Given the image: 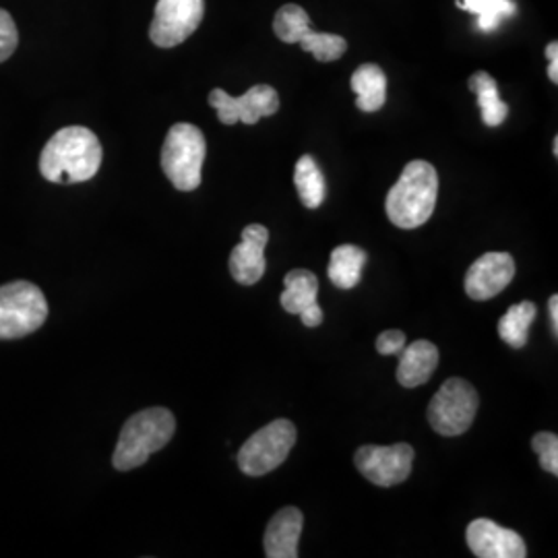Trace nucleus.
Wrapping results in <instances>:
<instances>
[{
  "label": "nucleus",
  "mask_w": 558,
  "mask_h": 558,
  "mask_svg": "<svg viewBox=\"0 0 558 558\" xmlns=\"http://www.w3.org/2000/svg\"><path fill=\"white\" fill-rule=\"evenodd\" d=\"M269 242V230L260 223H251L242 230V242L230 255V274L242 286H255L267 269L265 246Z\"/></svg>",
  "instance_id": "14"
},
{
  "label": "nucleus",
  "mask_w": 558,
  "mask_h": 558,
  "mask_svg": "<svg viewBox=\"0 0 558 558\" xmlns=\"http://www.w3.org/2000/svg\"><path fill=\"white\" fill-rule=\"evenodd\" d=\"M515 278V260L509 253H486L465 274V294L472 300H490Z\"/></svg>",
  "instance_id": "12"
},
{
  "label": "nucleus",
  "mask_w": 558,
  "mask_h": 558,
  "mask_svg": "<svg viewBox=\"0 0 558 558\" xmlns=\"http://www.w3.org/2000/svg\"><path fill=\"white\" fill-rule=\"evenodd\" d=\"M548 311H550V323H553V331L558 336V296H550L548 300Z\"/></svg>",
  "instance_id": "28"
},
{
  "label": "nucleus",
  "mask_w": 558,
  "mask_h": 558,
  "mask_svg": "<svg viewBox=\"0 0 558 558\" xmlns=\"http://www.w3.org/2000/svg\"><path fill=\"white\" fill-rule=\"evenodd\" d=\"M538 315L536 304L530 300H523L519 304H513L499 320V336L507 345L521 350L527 338H530V325L534 323Z\"/></svg>",
  "instance_id": "21"
},
{
  "label": "nucleus",
  "mask_w": 558,
  "mask_h": 558,
  "mask_svg": "<svg viewBox=\"0 0 558 558\" xmlns=\"http://www.w3.org/2000/svg\"><path fill=\"white\" fill-rule=\"evenodd\" d=\"M203 15L205 0H158L149 38L160 48H174L197 32Z\"/></svg>",
  "instance_id": "9"
},
{
  "label": "nucleus",
  "mask_w": 558,
  "mask_h": 558,
  "mask_svg": "<svg viewBox=\"0 0 558 558\" xmlns=\"http://www.w3.org/2000/svg\"><path fill=\"white\" fill-rule=\"evenodd\" d=\"M459 9L478 15V27L482 32H495L500 21L515 15V4L511 0H458Z\"/></svg>",
  "instance_id": "23"
},
{
  "label": "nucleus",
  "mask_w": 558,
  "mask_h": 558,
  "mask_svg": "<svg viewBox=\"0 0 558 558\" xmlns=\"http://www.w3.org/2000/svg\"><path fill=\"white\" fill-rule=\"evenodd\" d=\"M207 143L195 124H174L161 147V170L179 191H195L201 184V170Z\"/></svg>",
  "instance_id": "4"
},
{
  "label": "nucleus",
  "mask_w": 558,
  "mask_h": 558,
  "mask_svg": "<svg viewBox=\"0 0 558 558\" xmlns=\"http://www.w3.org/2000/svg\"><path fill=\"white\" fill-rule=\"evenodd\" d=\"M352 92L356 94V106L362 112H377L387 100V77L379 64H362L350 80Z\"/></svg>",
  "instance_id": "17"
},
{
  "label": "nucleus",
  "mask_w": 558,
  "mask_h": 558,
  "mask_svg": "<svg viewBox=\"0 0 558 558\" xmlns=\"http://www.w3.org/2000/svg\"><path fill=\"white\" fill-rule=\"evenodd\" d=\"M274 32L286 44H300L304 52L319 62H333L348 50V41L336 34H320L311 29V17L299 4H283L276 13Z\"/></svg>",
  "instance_id": "8"
},
{
  "label": "nucleus",
  "mask_w": 558,
  "mask_h": 558,
  "mask_svg": "<svg viewBox=\"0 0 558 558\" xmlns=\"http://www.w3.org/2000/svg\"><path fill=\"white\" fill-rule=\"evenodd\" d=\"M532 447L538 453L539 465L548 474L558 476V439L555 433H538L532 439Z\"/></svg>",
  "instance_id": "24"
},
{
  "label": "nucleus",
  "mask_w": 558,
  "mask_h": 558,
  "mask_svg": "<svg viewBox=\"0 0 558 558\" xmlns=\"http://www.w3.org/2000/svg\"><path fill=\"white\" fill-rule=\"evenodd\" d=\"M296 426L290 420L279 418L269 422L240 447L239 468L246 476H265L288 459L296 445Z\"/></svg>",
  "instance_id": "6"
},
{
  "label": "nucleus",
  "mask_w": 558,
  "mask_h": 558,
  "mask_svg": "<svg viewBox=\"0 0 558 558\" xmlns=\"http://www.w3.org/2000/svg\"><path fill=\"white\" fill-rule=\"evenodd\" d=\"M465 542L478 558H523L527 555L525 542L518 532L500 527L490 519L472 521L465 530Z\"/></svg>",
  "instance_id": "13"
},
{
  "label": "nucleus",
  "mask_w": 558,
  "mask_h": 558,
  "mask_svg": "<svg viewBox=\"0 0 558 558\" xmlns=\"http://www.w3.org/2000/svg\"><path fill=\"white\" fill-rule=\"evenodd\" d=\"M101 156L104 154L100 140L89 129H60L41 151V177L54 184H75L92 180L100 170Z\"/></svg>",
  "instance_id": "1"
},
{
  "label": "nucleus",
  "mask_w": 558,
  "mask_h": 558,
  "mask_svg": "<svg viewBox=\"0 0 558 558\" xmlns=\"http://www.w3.org/2000/svg\"><path fill=\"white\" fill-rule=\"evenodd\" d=\"M478 405V393L468 380H445L428 405V422L442 437H459L474 424Z\"/></svg>",
  "instance_id": "7"
},
{
  "label": "nucleus",
  "mask_w": 558,
  "mask_h": 558,
  "mask_svg": "<svg viewBox=\"0 0 558 558\" xmlns=\"http://www.w3.org/2000/svg\"><path fill=\"white\" fill-rule=\"evenodd\" d=\"M286 290L281 292L279 302L283 306L286 313L290 315H300L304 313L308 306L317 304L319 296V279L308 271V269H292L286 278H283Z\"/></svg>",
  "instance_id": "18"
},
{
  "label": "nucleus",
  "mask_w": 558,
  "mask_h": 558,
  "mask_svg": "<svg viewBox=\"0 0 558 558\" xmlns=\"http://www.w3.org/2000/svg\"><path fill=\"white\" fill-rule=\"evenodd\" d=\"M555 156H558V140H555Z\"/></svg>",
  "instance_id": "31"
},
{
  "label": "nucleus",
  "mask_w": 558,
  "mask_h": 558,
  "mask_svg": "<svg viewBox=\"0 0 558 558\" xmlns=\"http://www.w3.org/2000/svg\"><path fill=\"white\" fill-rule=\"evenodd\" d=\"M439 197V174L428 161H410L393 189L389 191L385 209L393 226L414 230L430 220Z\"/></svg>",
  "instance_id": "2"
},
{
  "label": "nucleus",
  "mask_w": 558,
  "mask_h": 558,
  "mask_svg": "<svg viewBox=\"0 0 558 558\" xmlns=\"http://www.w3.org/2000/svg\"><path fill=\"white\" fill-rule=\"evenodd\" d=\"M366 253L354 246V244H341L333 248L331 260H329V279L341 288V290H352L356 288L362 279V269L366 265Z\"/></svg>",
  "instance_id": "19"
},
{
  "label": "nucleus",
  "mask_w": 558,
  "mask_h": 558,
  "mask_svg": "<svg viewBox=\"0 0 558 558\" xmlns=\"http://www.w3.org/2000/svg\"><path fill=\"white\" fill-rule=\"evenodd\" d=\"M405 348V333L391 329V331H383L377 338V352L383 356H393L399 354Z\"/></svg>",
  "instance_id": "26"
},
{
  "label": "nucleus",
  "mask_w": 558,
  "mask_h": 558,
  "mask_svg": "<svg viewBox=\"0 0 558 558\" xmlns=\"http://www.w3.org/2000/svg\"><path fill=\"white\" fill-rule=\"evenodd\" d=\"M470 89L478 96L480 112H482V122L486 126H500L507 114H509V106L500 100L499 85L497 81L493 80L488 73L478 71L474 73L470 81H468Z\"/></svg>",
  "instance_id": "20"
},
{
  "label": "nucleus",
  "mask_w": 558,
  "mask_h": 558,
  "mask_svg": "<svg viewBox=\"0 0 558 558\" xmlns=\"http://www.w3.org/2000/svg\"><path fill=\"white\" fill-rule=\"evenodd\" d=\"M294 182L299 191L300 201L308 209H317L325 201V179L320 172L319 163L313 156H302L296 163Z\"/></svg>",
  "instance_id": "22"
},
{
  "label": "nucleus",
  "mask_w": 558,
  "mask_h": 558,
  "mask_svg": "<svg viewBox=\"0 0 558 558\" xmlns=\"http://www.w3.org/2000/svg\"><path fill=\"white\" fill-rule=\"evenodd\" d=\"M300 319L306 327H319L323 323V311H320L319 302L308 306L304 313H300Z\"/></svg>",
  "instance_id": "27"
},
{
  "label": "nucleus",
  "mask_w": 558,
  "mask_h": 558,
  "mask_svg": "<svg viewBox=\"0 0 558 558\" xmlns=\"http://www.w3.org/2000/svg\"><path fill=\"white\" fill-rule=\"evenodd\" d=\"M17 44H20L17 25L9 11L0 9V62L13 57V52L17 50Z\"/></svg>",
  "instance_id": "25"
},
{
  "label": "nucleus",
  "mask_w": 558,
  "mask_h": 558,
  "mask_svg": "<svg viewBox=\"0 0 558 558\" xmlns=\"http://www.w3.org/2000/svg\"><path fill=\"white\" fill-rule=\"evenodd\" d=\"M398 380L401 387L414 389L430 379L439 366V350L435 343L418 339L399 352Z\"/></svg>",
  "instance_id": "16"
},
{
  "label": "nucleus",
  "mask_w": 558,
  "mask_h": 558,
  "mask_svg": "<svg viewBox=\"0 0 558 558\" xmlns=\"http://www.w3.org/2000/svg\"><path fill=\"white\" fill-rule=\"evenodd\" d=\"M177 430L174 414L166 408H149L126 420L120 430L112 463L119 472L143 465L156 451L163 449Z\"/></svg>",
  "instance_id": "3"
},
{
  "label": "nucleus",
  "mask_w": 558,
  "mask_h": 558,
  "mask_svg": "<svg viewBox=\"0 0 558 558\" xmlns=\"http://www.w3.org/2000/svg\"><path fill=\"white\" fill-rule=\"evenodd\" d=\"M304 518L296 507H286L278 511L265 530V555L267 558L299 557L300 534Z\"/></svg>",
  "instance_id": "15"
},
{
  "label": "nucleus",
  "mask_w": 558,
  "mask_h": 558,
  "mask_svg": "<svg viewBox=\"0 0 558 558\" xmlns=\"http://www.w3.org/2000/svg\"><path fill=\"white\" fill-rule=\"evenodd\" d=\"M548 77L553 83H558V60H550V66H548Z\"/></svg>",
  "instance_id": "29"
},
{
  "label": "nucleus",
  "mask_w": 558,
  "mask_h": 558,
  "mask_svg": "<svg viewBox=\"0 0 558 558\" xmlns=\"http://www.w3.org/2000/svg\"><path fill=\"white\" fill-rule=\"evenodd\" d=\"M48 317V302L38 286L13 281L0 286V339H20L38 331Z\"/></svg>",
  "instance_id": "5"
},
{
  "label": "nucleus",
  "mask_w": 558,
  "mask_h": 558,
  "mask_svg": "<svg viewBox=\"0 0 558 558\" xmlns=\"http://www.w3.org/2000/svg\"><path fill=\"white\" fill-rule=\"evenodd\" d=\"M360 474L375 486H396L412 474L414 449L408 442H398L391 447L364 445L354 456Z\"/></svg>",
  "instance_id": "10"
},
{
  "label": "nucleus",
  "mask_w": 558,
  "mask_h": 558,
  "mask_svg": "<svg viewBox=\"0 0 558 558\" xmlns=\"http://www.w3.org/2000/svg\"><path fill=\"white\" fill-rule=\"evenodd\" d=\"M546 57L550 60H558V44L557 41H553V44H548V48H546Z\"/></svg>",
  "instance_id": "30"
},
{
  "label": "nucleus",
  "mask_w": 558,
  "mask_h": 558,
  "mask_svg": "<svg viewBox=\"0 0 558 558\" xmlns=\"http://www.w3.org/2000/svg\"><path fill=\"white\" fill-rule=\"evenodd\" d=\"M209 106L218 110L223 124H257L263 117H274L279 110L278 92L269 85H255L244 96L232 98L223 89L209 94Z\"/></svg>",
  "instance_id": "11"
}]
</instances>
